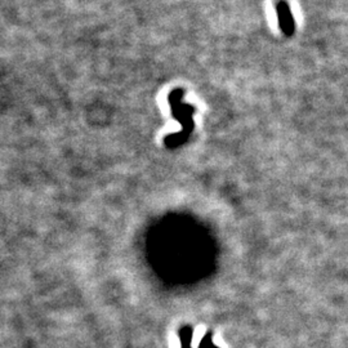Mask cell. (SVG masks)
<instances>
[{"instance_id":"cell-2","label":"cell","mask_w":348,"mask_h":348,"mask_svg":"<svg viewBox=\"0 0 348 348\" xmlns=\"http://www.w3.org/2000/svg\"><path fill=\"white\" fill-rule=\"evenodd\" d=\"M276 12H277L278 22H280L282 33L285 35H292L294 31V20H293L292 10L285 0H280L276 3Z\"/></svg>"},{"instance_id":"cell-1","label":"cell","mask_w":348,"mask_h":348,"mask_svg":"<svg viewBox=\"0 0 348 348\" xmlns=\"http://www.w3.org/2000/svg\"><path fill=\"white\" fill-rule=\"evenodd\" d=\"M183 97L182 89H174L169 94V103L170 109H172V115L174 119L181 121L183 126V130L176 134H172L164 141L169 147L178 146L182 142H185L189 134L193 132V114L195 113V107L191 105H183L181 102Z\"/></svg>"}]
</instances>
